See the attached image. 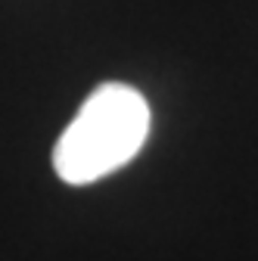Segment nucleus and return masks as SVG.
<instances>
[{
	"instance_id": "f257e3e1",
	"label": "nucleus",
	"mask_w": 258,
	"mask_h": 261,
	"mask_svg": "<svg viewBox=\"0 0 258 261\" xmlns=\"http://www.w3.org/2000/svg\"><path fill=\"white\" fill-rule=\"evenodd\" d=\"M149 137V103L143 93L109 81L81 103L53 146V168L72 187L93 184L127 165Z\"/></svg>"
}]
</instances>
